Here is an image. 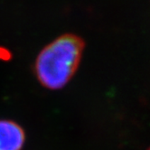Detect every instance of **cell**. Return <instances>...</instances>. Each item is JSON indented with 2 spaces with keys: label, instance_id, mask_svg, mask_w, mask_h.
<instances>
[{
  "label": "cell",
  "instance_id": "1",
  "mask_svg": "<svg viewBox=\"0 0 150 150\" xmlns=\"http://www.w3.org/2000/svg\"><path fill=\"white\" fill-rule=\"evenodd\" d=\"M83 41L73 35L59 36L38 54L35 72L39 82L47 89L59 90L72 78L80 64Z\"/></svg>",
  "mask_w": 150,
  "mask_h": 150
},
{
  "label": "cell",
  "instance_id": "2",
  "mask_svg": "<svg viewBox=\"0 0 150 150\" xmlns=\"http://www.w3.org/2000/svg\"><path fill=\"white\" fill-rule=\"evenodd\" d=\"M25 139V132L17 123L0 120V150H21Z\"/></svg>",
  "mask_w": 150,
  "mask_h": 150
},
{
  "label": "cell",
  "instance_id": "3",
  "mask_svg": "<svg viewBox=\"0 0 150 150\" xmlns=\"http://www.w3.org/2000/svg\"><path fill=\"white\" fill-rule=\"evenodd\" d=\"M149 150H150V149H149Z\"/></svg>",
  "mask_w": 150,
  "mask_h": 150
}]
</instances>
